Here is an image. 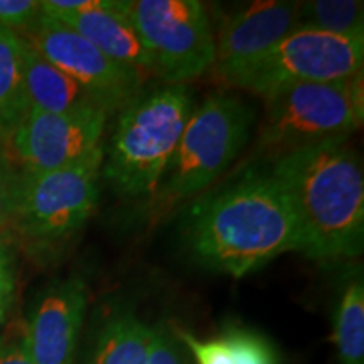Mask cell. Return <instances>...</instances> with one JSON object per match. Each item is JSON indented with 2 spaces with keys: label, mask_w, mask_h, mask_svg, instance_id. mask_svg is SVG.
<instances>
[{
  "label": "cell",
  "mask_w": 364,
  "mask_h": 364,
  "mask_svg": "<svg viewBox=\"0 0 364 364\" xmlns=\"http://www.w3.org/2000/svg\"><path fill=\"white\" fill-rule=\"evenodd\" d=\"M184 236L199 265L235 279L280 255L300 252L294 209L270 171H247L233 184L194 203Z\"/></svg>",
  "instance_id": "6da1fadb"
},
{
  "label": "cell",
  "mask_w": 364,
  "mask_h": 364,
  "mask_svg": "<svg viewBox=\"0 0 364 364\" xmlns=\"http://www.w3.org/2000/svg\"><path fill=\"white\" fill-rule=\"evenodd\" d=\"M344 142L285 154L270 171L294 209L300 253L312 260L363 252L364 177L356 154Z\"/></svg>",
  "instance_id": "7a4b0ae2"
},
{
  "label": "cell",
  "mask_w": 364,
  "mask_h": 364,
  "mask_svg": "<svg viewBox=\"0 0 364 364\" xmlns=\"http://www.w3.org/2000/svg\"><path fill=\"white\" fill-rule=\"evenodd\" d=\"M193 112L184 85L139 93L122 108L103 169L117 194L129 199L156 194Z\"/></svg>",
  "instance_id": "3957f363"
},
{
  "label": "cell",
  "mask_w": 364,
  "mask_h": 364,
  "mask_svg": "<svg viewBox=\"0 0 364 364\" xmlns=\"http://www.w3.org/2000/svg\"><path fill=\"white\" fill-rule=\"evenodd\" d=\"M363 118V71L346 80L285 86L265 98L255 156L277 161L312 145L344 142Z\"/></svg>",
  "instance_id": "277c9868"
},
{
  "label": "cell",
  "mask_w": 364,
  "mask_h": 364,
  "mask_svg": "<svg viewBox=\"0 0 364 364\" xmlns=\"http://www.w3.org/2000/svg\"><path fill=\"white\" fill-rule=\"evenodd\" d=\"M257 120L255 108L233 95H211L189 117L174 156L154 194L167 209L206 189L247 147Z\"/></svg>",
  "instance_id": "5b68a950"
},
{
  "label": "cell",
  "mask_w": 364,
  "mask_h": 364,
  "mask_svg": "<svg viewBox=\"0 0 364 364\" xmlns=\"http://www.w3.org/2000/svg\"><path fill=\"white\" fill-rule=\"evenodd\" d=\"M105 149L48 172L21 171L14 228L36 243H58L88 221L100 196Z\"/></svg>",
  "instance_id": "8992f818"
},
{
  "label": "cell",
  "mask_w": 364,
  "mask_h": 364,
  "mask_svg": "<svg viewBox=\"0 0 364 364\" xmlns=\"http://www.w3.org/2000/svg\"><path fill=\"white\" fill-rule=\"evenodd\" d=\"M130 17L167 85H184L215 66V34L198 0H135Z\"/></svg>",
  "instance_id": "52a82bcc"
},
{
  "label": "cell",
  "mask_w": 364,
  "mask_h": 364,
  "mask_svg": "<svg viewBox=\"0 0 364 364\" xmlns=\"http://www.w3.org/2000/svg\"><path fill=\"white\" fill-rule=\"evenodd\" d=\"M363 61L364 38L297 27L241 73L231 86L265 100L290 85L351 78L363 71Z\"/></svg>",
  "instance_id": "ba28073f"
},
{
  "label": "cell",
  "mask_w": 364,
  "mask_h": 364,
  "mask_svg": "<svg viewBox=\"0 0 364 364\" xmlns=\"http://www.w3.org/2000/svg\"><path fill=\"white\" fill-rule=\"evenodd\" d=\"M21 36L46 61L78 81L108 113L122 110L140 93V73L112 61L78 33L43 12Z\"/></svg>",
  "instance_id": "9c48e42d"
},
{
  "label": "cell",
  "mask_w": 364,
  "mask_h": 364,
  "mask_svg": "<svg viewBox=\"0 0 364 364\" xmlns=\"http://www.w3.org/2000/svg\"><path fill=\"white\" fill-rule=\"evenodd\" d=\"M108 115L98 105L70 113L29 110L7 142L22 171H56L83 161L102 147Z\"/></svg>",
  "instance_id": "30bf717a"
},
{
  "label": "cell",
  "mask_w": 364,
  "mask_h": 364,
  "mask_svg": "<svg viewBox=\"0 0 364 364\" xmlns=\"http://www.w3.org/2000/svg\"><path fill=\"white\" fill-rule=\"evenodd\" d=\"M41 12L78 33L112 61L140 75L152 59L130 17L129 0H44Z\"/></svg>",
  "instance_id": "8fae6325"
},
{
  "label": "cell",
  "mask_w": 364,
  "mask_h": 364,
  "mask_svg": "<svg viewBox=\"0 0 364 364\" xmlns=\"http://www.w3.org/2000/svg\"><path fill=\"white\" fill-rule=\"evenodd\" d=\"M299 27V2H255L221 21L215 36L218 78L231 85Z\"/></svg>",
  "instance_id": "7c38bea8"
},
{
  "label": "cell",
  "mask_w": 364,
  "mask_h": 364,
  "mask_svg": "<svg viewBox=\"0 0 364 364\" xmlns=\"http://www.w3.org/2000/svg\"><path fill=\"white\" fill-rule=\"evenodd\" d=\"M88 300V284L80 275L53 282L41 294L24 326L34 364H73Z\"/></svg>",
  "instance_id": "4fadbf2b"
},
{
  "label": "cell",
  "mask_w": 364,
  "mask_h": 364,
  "mask_svg": "<svg viewBox=\"0 0 364 364\" xmlns=\"http://www.w3.org/2000/svg\"><path fill=\"white\" fill-rule=\"evenodd\" d=\"M22 66H24V88L29 110L70 113L98 105L78 81L46 61L26 39Z\"/></svg>",
  "instance_id": "5bb4252c"
},
{
  "label": "cell",
  "mask_w": 364,
  "mask_h": 364,
  "mask_svg": "<svg viewBox=\"0 0 364 364\" xmlns=\"http://www.w3.org/2000/svg\"><path fill=\"white\" fill-rule=\"evenodd\" d=\"M152 327L130 311L113 312L98 329L88 364H147Z\"/></svg>",
  "instance_id": "9a60e30c"
},
{
  "label": "cell",
  "mask_w": 364,
  "mask_h": 364,
  "mask_svg": "<svg viewBox=\"0 0 364 364\" xmlns=\"http://www.w3.org/2000/svg\"><path fill=\"white\" fill-rule=\"evenodd\" d=\"M22 54L24 38L0 27V132L6 139L29 112Z\"/></svg>",
  "instance_id": "2e32d148"
},
{
  "label": "cell",
  "mask_w": 364,
  "mask_h": 364,
  "mask_svg": "<svg viewBox=\"0 0 364 364\" xmlns=\"http://www.w3.org/2000/svg\"><path fill=\"white\" fill-rule=\"evenodd\" d=\"M339 364H364V285L356 277L344 287L334 318Z\"/></svg>",
  "instance_id": "e0dca14e"
},
{
  "label": "cell",
  "mask_w": 364,
  "mask_h": 364,
  "mask_svg": "<svg viewBox=\"0 0 364 364\" xmlns=\"http://www.w3.org/2000/svg\"><path fill=\"white\" fill-rule=\"evenodd\" d=\"M299 27L344 38H364V4L358 0L299 2Z\"/></svg>",
  "instance_id": "ac0fdd59"
},
{
  "label": "cell",
  "mask_w": 364,
  "mask_h": 364,
  "mask_svg": "<svg viewBox=\"0 0 364 364\" xmlns=\"http://www.w3.org/2000/svg\"><path fill=\"white\" fill-rule=\"evenodd\" d=\"M220 338L226 343L235 364H279L280 361L275 346L257 331L235 326Z\"/></svg>",
  "instance_id": "d6986e66"
},
{
  "label": "cell",
  "mask_w": 364,
  "mask_h": 364,
  "mask_svg": "<svg viewBox=\"0 0 364 364\" xmlns=\"http://www.w3.org/2000/svg\"><path fill=\"white\" fill-rule=\"evenodd\" d=\"M176 338L194 358L196 364H235L230 349L221 338L203 341L188 331H174Z\"/></svg>",
  "instance_id": "ffe728a7"
},
{
  "label": "cell",
  "mask_w": 364,
  "mask_h": 364,
  "mask_svg": "<svg viewBox=\"0 0 364 364\" xmlns=\"http://www.w3.org/2000/svg\"><path fill=\"white\" fill-rule=\"evenodd\" d=\"M147 364H189L188 354L182 351V344L174 331L166 324L152 327Z\"/></svg>",
  "instance_id": "44dd1931"
},
{
  "label": "cell",
  "mask_w": 364,
  "mask_h": 364,
  "mask_svg": "<svg viewBox=\"0 0 364 364\" xmlns=\"http://www.w3.org/2000/svg\"><path fill=\"white\" fill-rule=\"evenodd\" d=\"M19 177L21 171L14 169L7 159L0 156V240L14 228Z\"/></svg>",
  "instance_id": "7402d4cb"
},
{
  "label": "cell",
  "mask_w": 364,
  "mask_h": 364,
  "mask_svg": "<svg viewBox=\"0 0 364 364\" xmlns=\"http://www.w3.org/2000/svg\"><path fill=\"white\" fill-rule=\"evenodd\" d=\"M41 16L38 0H0V27L24 34Z\"/></svg>",
  "instance_id": "603a6c76"
},
{
  "label": "cell",
  "mask_w": 364,
  "mask_h": 364,
  "mask_svg": "<svg viewBox=\"0 0 364 364\" xmlns=\"http://www.w3.org/2000/svg\"><path fill=\"white\" fill-rule=\"evenodd\" d=\"M16 297V262L11 248L0 240V324L7 318Z\"/></svg>",
  "instance_id": "cb8c5ba5"
},
{
  "label": "cell",
  "mask_w": 364,
  "mask_h": 364,
  "mask_svg": "<svg viewBox=\"0 0 364 364\" xmlns=\"http://www.w3.org/2000/svg\"><path fill=\"white\" fill-rule=\"evenodd\" d=\"M0 364H34L26 348L24 327H12L0 336Z\"/></svg>",
  "instance_id": "d4e9b609"
},
{
  "label": "cell",
  "mask_w": 364,
  "mask_h": 364,
  "mask_svg": "<svg viewBox=\"0 0 364 364\" xmlns=\"http://www.w3.org/2000/svg\"><path fill=\"white\" fill-rule=\"evenodd\" d=\"M0 142H7V139H6V136H4L2 132H0Z\"/></svg>",
  "instance_id": "484cf974"
}]
</instances>
